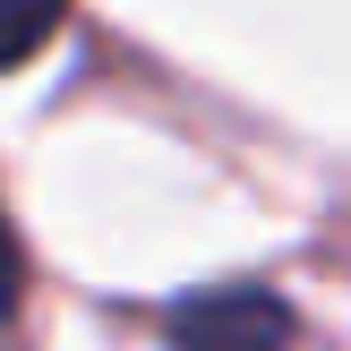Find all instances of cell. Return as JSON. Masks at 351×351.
I'll list each match as a JSON object with an SVG mask.
<instances>
[{"label":"cell","instance_id":"obj_3","mask_svg":"<svg viewBox=\"0 0 351 351\" xmlns=\"http://www.w3.org/2000/svg\"><path fill=\"white\" fill-rule=\"evenodd\" d=\"M17 291H26V257H17L9 223H0V317H9V308H17Z\"/></svg>","mask_w":351,"mask_h":351},{"label":"cell","instance_id":"obj_2","mask_svg":"<svg viewBox=\"0 0 351 351\" xmlns=\"http://www.w3.org/2000/svg\"><path fill=\"white\" fill-rule=\"evenodd\" d=\"M69 0H0V69L34 60V51L51 43V26H60Z\"/></svg>","mask_w":351,"mask_h":351},{"label":"cell","instance_id":"obj_1","mask_svg":"<svg viewBox=\"0 0 351 351\" xmlns=\"http://www.w3.org/2000/svg\"><path fill=\"white\" fill-rule=\"evenodd\" d=\"M171 351H291V308L257 283H232V291H197L163 317Z\"/></svg>","mask_w":351,"mask_h":351}]
</instances>
